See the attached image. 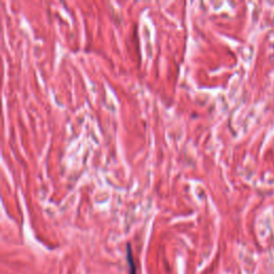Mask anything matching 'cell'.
Wrapping results in <instances>:
<instances>
[{
  "label": "cell",
  "instance_id": "1",
  "mask_svg": "<svg viewBox=\"0 0 274 274\" xmlns=\"http://www.w3.org/2000/svg\"><path fill=\"white\" fill-rule=\"evenodd\" d=\"M128 263L130 265V274H136V266L134 264V259H133L132 256V251L131 247L128 246Z\"/></svg>",
  "mask_w": 274,
  "mask_h": 274
}]
</instances>
